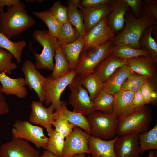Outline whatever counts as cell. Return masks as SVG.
<instances>
[{
	"label": "cell",
	"instance_id": "obj_1",
	"mask_svg": "<svg viewBox=\"0 0 157 157\" xmlns=\"http://www.w3.org/2000/svg\"><path fill=\"white\" fill-rule=\"evenodd\" d=\"M125 26L122 30L112 39L113 46L123 45L136 49H140V38L148 27L157 24V21L143 2L141 17H135L126 13L124 15Z\"/></svg>",
	"mask_w": 157,
	"mask_h": 157
},
{
	"label": "cell",
	"instance_id": "obj_2",
	"mask_svg": "<svg viewBox=\"0 0 157 157\" xmlns=\"http://www.w3.org/2000/svg\"><path fill=\"white\" fill-rule=\"evenodd\" d=\"M7 11H0V32L9 39L18 35L35 24L20 1L14 5L7 7Z\"/></svg>",
	"mask_w": 157,
	"mask_h": 157
},
{
	"label": "cell",
	"instance_id": "obj_3",
	"mask_svg": "<svg viewBox=\"0 0 157 157\" xmlns=\"http://www.w3.org/2000/svg\"><path fill=\"white\" fill-rule=\"evenodd\" d=\"M147 105L135 108L126 116L118 118L117 135L142 134L148 131L152 121V111Z\"/></svg>",
	"mask_w": 157,
	"mask_h": 157
},
{
	"label": "cell",
	"instance_id": "obj_4",
	"mask_svg": "<svg viewBox=\"0 0 157 157\" xmlns=\"http://www.w3.org/2000/svg\"><path fill=\"white\" fill-rule=\"evenodd\" d=\"M33 35L34 39L43 47L41 53L38 54L30 45L35 56L36 68L37 69H47L53 71L54 66L53 58L56 49L59 46L57 38L48 31L35 30Z\"/></svg>",
	"mask_w": 157,
	"mask_h": 157
},
{
	"label": "cell",
	"instance_id": "obj_5",
	"mask_svg": "<svg viewBox=\"0 0 157 157\" xmlns=\"http://www.w3.org/2000/svg\"><path fill=\"white\" fill-rule=\"evenodd\" d=\"M112 39L90 49L82 51L75 69L76 75L83 79L94 73L99 63L112 53Z\"/></svg>",
	"mask_w": 157,
	"mask_h": 157
},
{
	"label": "cell",
	"instance_id": "obj_6",
	"mask_svg": "<svg viewBox=\"0 0 157 157\" xmlns=\"http://www.w3.org/2000/svg\"><path fill=\"white\" fill-rule=\"evenodd\" d=\"M87 116L92 132L91 136L105 140L116 136L118 117L114 112L105 113L95 110Z\"/></svg>",
	"mask_w": 157,
	"mask_h": 157
},
{
	"label": "cell",
	"instance_id": "obj_7",
	"mask_svg": "<svg viewBox=\"0 0 157 157\" xmlns=\"http://www.w3.org/2000/svg\"><path fill=\"white\" fill-rule=\"evenodd\" d=\"M12 137L21 138L33 144L38 149H45L49 138L42 127L35 126L29 121L16 119L11 130Z\"/></svg>",
	"mask_w": 157,
	"mask_h": 157
},
{
	"label": "cell",
	"instance_id": "obj_8",
	"mask_svg": "<svg viewBox=\"0 0 157 157\" xmlns=\"http://www.w3.org/2000/svg\"><path fill=\"white\" fill-rule=\"evenodd\" d=\"M82 78L76 75L68 85L70 92L69 103L73 107V111L87 116L95 111L87 90L82 86Z\"/></svg>",
	"mask_w": 157,
	"mask_h": 157
},
{
	"label": "cell",
	"instance_id": "obj_9",
	"mask_svg": "<svg viewBox=\"0 0 157 157\" xmlns=\"http://www.w3.org/2000/svg\"><path fill=\"white\" fill-rule=\"evenodd\" d=\"M76 75L75 69L71 70L64 76L53 79L51 75L47 76L44 86L45 92L44 103L47 106L50 104L54 110H57L60 104L61 94Z\"/></svg>",
	"mask_w": 157,
	"mask_h": 157
},
{
	"label": "cell",
	"instance_id": "obj_10",
	"mask_svg": "<svg viewBox=\"0 0 157 157\" xmlns=\"http://www.w3.org/2000/svg\"><path fill=\"white\" fill-rule=\"evenodd\" d=\"M115 32L108 23L107 17L91 28L83 37L84 44L82 51L90 49L113 39Z\"/></svg>",
	"mask_w": 157,
	"mask_h": 157
},
{
	"label": "cell",
	"instance_id": "obj_11",
	"mask_svg": "<svg viewBox=\"0 0 157 157\" xmlns=\"http://www.w3.org/2000/svg\"><path fill=\"white\" fill-rule=\"evenodd\" d=\"M90 136L80 128L74 126L65 138L62 157H71L79 153L90 154L88 147Z\"/></svg>",
	"mask_w": 157,
	"mask_h": 157
},
{
	"label": "cell",
	"instance_id": "obj_12",
	"mask_svg": "<svg viewBox=\"0 0 157 157\" xmlns=\"http://www.w3.org/2000/svg\"><path fill=\"white\" fill-rule=\"evenodd\" d=\"M40 152L23 139L12 137L0 146V157H39Z\"/></svg>",
	"mask_w": 157,
	"mask_h": 157
},
{
	"label": "cell",
	"instance_id": "obj_13",
	"mask_svg": "<svg viewBox=\"0 0 157 157\" xmlns=\"http://www.w3.org/2000/svg\"><path fill=\"white\" fill-rule=\"evenodd\" d=\"M21 69L25 76L26 85L30 90L35 92L40 102H44L45 96L44 86L46 78L40 74L36 68L35 64L29 60L24 62Z\"/></svg>",
	"mask_w": 157,
	"mask_h": 157
},
{
	"label": "cell",
	"instance_id": "obj_14",
	"mask_svg": "<svg viewBox=\"0 0 157 157\" xmlns=\"http://www.w3.org/2000/svg\"><path fill=\"white\" fill-rule=\"evenodd\" d=\"M40 101L32 102L28 121L32 124L44 128L48 133L53 129L52 126L54 110L51 105L46 107Z\"/></svg>",
	"mask_w": 157,
	"mask_h": 157
},
{
	"label": "cell",
	"instance_id": "obj_15",
	"mask_svg": "<svg viewBox=\"0 0 157 157\" xmlns=\"http://www.w3.org/2000/svg\"><path fill=\"white\" fill-rule=\"evenodd\" d=\"M114 149L116 157H137L139 156L140 144L138 134L131 133L118 135L115 142Z\"/></svg>",
	"mask_w": 157,
	"mask_h": 157
},
{
	"label": "cell",
	"instance_id": "obj_16",
	"mask_svg": "<svg viewBox=\"0 0 157 157\" xmlns=\"http://www.w3.org/2000/svg\"><path fill=\"white\" fill-rule=\"evenodd\" d=\"M157 62V58L149 54L128 59L126 64L133 72L152 79L156 74Z\"/></svg>",
	"mask_w": 157,
	"mask_h": 157
},
{
	"label": "cell",
	"instance_id": "obj_17",
	"mask_svg": "<svg viewBox=\"0 0 157 157\" xmlns=\"http://www.w3.org/2000/svg\"><path fill=\"white\" fill-rule=\"evenodd\" d=\"M110 1L90 8H85L79 5L78 7L82 14L86 33L103 19L107 17L110 10Z\"/></svg>",
	"mask_w": 157,
	"mask_h": 157
},
{
	"label": "cell",
	"instance_id": "obj_18",
	"mask_svg": "<svg viewBox=\"0 0 157 157\" xmlns=\"http://www.w3.org/2000/svg\"><path fill=\"white\" fill-rule=\"evenodd\" d=\"M110 4V12L107 19L109 25L115 33L123 28L124 15L129 7L124 0H111Z\"/></svg>",
	"mask_w": 157,
	"mask_h": 157
},
{
	"label": "cell",
	"instance_id": "obj_19",
	"mask_svg": "<svg viewBox=\"0 0 157 157\" xmlns=\"http://www.w3.org/2000/svg\"><path fill=\"white\" fill-rule=\"evenodd\" d=\"M0 82L2 91L6 95H14L19 98H23L28 94L24 78H13L7 76L5 72H3L0 73Z\"/></svg>",
	"mask_w": 157,
	"mask_h": 157
},
{
	"label": "cell",
	"instance_id": "obj_20",
	"mask_svg": "<svg viewBox=\"0 0 157 157\" xmlns=\"http://www.w3.org/2000/svg\"><path fill=\"white\" fill-rule=\"evenodd\" d=\"M126 65V60L111 53L99 63L94 73L104 83L118 69Z\"/></svg>",
	"mask_w": 157,
	"mask_h": 157
},
{
	"label": "cell",
	"instance_id": "obj_21",
	"mask_svg": "<svg viewBox=\"0 0 157 157\" xmlns=\"http://www.w3.org/2000/svg\"><path fill=\"white\" fill-rule=\"evenodd\" d=\"M118 136L105 140L90 135L88 139V147L92 157H116L114 145Z\"/></svg>",
	"mask_w": 157,
	"mask_h": 157
},
{
	"label": "cell",
	"instance_id": "obj_22",
	"mask_svg": "<svg viewBox=\"0 0 157 157\" xmlns=\"http://www.w3.org/2000/svg\"><path fill=\"white\" fill-rule=\"evenodd\" d=\"M133 72L127 65L118 69L103 83L102 90L115 94L120 90L123 83Z\"/></svg>",
	"mask_w": 157,
	"mask_h": 157
},
{
	"label": "cell",
	"instance_id": "obj_23",
	"mask_svg": "<svg viewBox=\"0 0 157 157\" xmlns=\"http://www.w3.org/2000/svg\"><path fill=\"white\" fill-rule=\"evenodd\" d=\"M135 92L120 90L115 94L113 111L118 117L126 116L133 112L132 101Z\"/></svg>",
	"mask_w": 157,
	"mask_h": 157
},
{
	"label": "cell",
	"instance_id": "obj_24",
	"mask_svg": "<svg viewBox=\"0 0 157 157\" xmlns=\"http://www.w3.org/2000/svg\"><path fill=\"white\" fill-rule=\"evenodd\" d=\"M74 126L78 127L91 135V129L86 116L81 113L69 110L67 103L64 101H61L60 106L57 110Z\"/></svg>",
	"mask_w": 157,
	"mask_h": 157
},
{
	"label": "cell",
	"instance_id": "obj_25",
	"mask_svg": "<svg viewBox=\"0 0 157 157\" xmlns=\"http://www.w3.org/2000/svg\"><path fill=\"white\" fill-rule=\"evenodd\" d=\"M84 44L83 37L80 36L74 42L60 46L71 70L75 69Z\"/></svg>",
	"mask_w": 157,
	"mask_h": 157
},
{
	"label": "cell",
	"instance_id": "obj_26",
	"mask_svg": "<svg viewBox=\"0 0 157 157\" xmlns=\"http://www.w3.org/2000/svg\"><path fill=\"white\" fill-rule=\"evenodd\" d=\"M80 0H70L67 2V13L68 21L78 31L81 36L86 35L82 13L78 9Z\"/></svg>",
	"mask_w": 157,
	"mask_h": 157
},
{
	"label": "cell",
	"instance_id": "obj_27",
	"mask_svg": "<svg viewBox=\"0 0 157 157\" xmlns=\"http://www.w3.org/2000/svg\"><path fill=\"white\" fill-rule=\"evenodd\" d=\"M26 45L25 40L13 42L0 32V48L11 53L18 63L21 62L22 51Z\"/></svg>",
	"mask_w": 157,
	"mask_h": 157
},
{
	"label": "cell",
	"instance_id": "obj_28",
	"mask_svg": "<svg viewBox=\"0 0 157 157\" xmlns=\"http://www.w3.org/2000/svg\"><path fill=\"white\" fill-rule=\"evenodd\" d=\"M140 144L139 154L146 151L157 149V124L150 130L138 134Z\"/></svg>",
	"mask_w": 157,
	"mask_h": 157
},
{
	"label": "cell",
	"instance_id": "obj_29",
	"mask_svg": "<svg viewBox=\"0 0 157 157\" xmlns=\"http://www.w3.org/2000/svg\"><path fill=\"white\" fill-rule=\"evenodd\" d=\"M114 94H110L102 90L98 95L92 101L95 110L105 113L113 112Z\"/></svg>",
	"mask_w": 157,
	"mask_h": 157
},
{
	"label": "cell",
	"instance_id": "obj_30",
	"mask_svg": "<svg viewBox=\"0 0 157 157\" xmlns=\"http://www.w3.org/2000/svg\"><path fill=\"white\" fill-rule=\"evenodd\" d=\"M55 63L51 75L54 79L61 77L71 70L69 64L59 45L56 49L54 57Z\"/></svg>",
	"mask_w": 157,
	"mask_h": 157
},
{
	"label": "cell",
	"instance_id": "obj_31",
	"mask_svg": "<svg viewBox=\"0 0 157 157\" xmlns=\"http://www.w3.org/2000/svg\"><path fill=\"white\" fill-rule=\"evenodd\" d=\"M49 137L45 149L51 152L56 156L62 157L65 138L54 129L47 133Z\"/></svg>",
	"mask_w": 157,
	"mask_h": 157
},
{
	"label": "cell",
	"instance_id": "obj_32",
	"mask_svg": "<svg viewBox=\"0 0 157 157\" xmlns=\"http://www.w3.org/2000/svg\"><path fill=\"white\" fill-rule=\"evenodd\" d=\"M82 86L87 90L92 101L102 90L103 82L94 73L88 74L82 79Z\"/></svg>",
	"mask_w": 157,
	"mask_h": 157
},
{
	"label": "cell",
	"instance_id": "obj_33",
	"mask_svg": "<svg viewBox=\"0 0 157 157\" xmlns=\"http://www.w3.org/2000/svg\"><path fill=\"white\" fill-rule=\"evenodd\" d=\"M112 53L126 60L140 56L151 54L146 49H136L123 45L113 46Z\"/></svg>",
	"mask_w": 157,
	"mask_h": 157
},
{
	"label": "cell",
	"instance_id": "obj_34",
	"mask_svg": "<svg viewBox=\"0 0 157 157\" xmlns=\"http://www.w3.org/2000/svg\"><path fill=\"white\" fill-rule=\"evenodd\" d=\"M33 14L45 23L49 32L57 38L63 24L57 20L49 10L40 12H34Z\"/></svg>",
	"mask_w": 157,
	"mask_h": 157
},
{
	"label": "cell",
	"instance_id": "obj_35",
	"mask_svg": "<svg viewBox=\"0 0 157 157\" xmlns=\"http://www.w3.org/2000/svg\"><path fill=\"white\" fill-rule=\"evenodd\" d=\"M80 36L79 33L68 20L62 25L57 39L60 46L74 42Z\"/></svg>",
	"mask_w": 157,
	"mask_h": 157
},
{
	"label": "cell",
	"instance_id": "obj_36",
	"mask_svg": "<svg viewBox=\"0 0 157 157\" xmlns=\"http://www.w3.org/2000/svg\"><path fill=\"white\" fill-rule=\"evenodd\" d=\"M151 79L133 72L123 83L120 90L135 92Z\"/></svg>",
	"mask_w": 157,
	"mask_h": 157
},
{
	"label": "cell",
	"instance_id": "obj_37",
	"mask_svg": "<svg viewBox=\"0 0 157 157\" xmlns=\"http://www.w3.org/2000/svg\"><path fill=\"white\" fill-rule=\"evenodd\" d=\"M54 121L52 126L55 130L59 132L65 138L72 132L74 127L57 110L53 114Z\"/></svg>",
	"mask_w": 157,
	"mask_h": 157
},
{
	"label": "cell",
	"instance_id": "obj_38",
	"mask_svg": "<svg viewBox=\"0 0 157 157\" xmlns=\"http://www.w3.org/2000/svg\"><path fill=\"white\" fill-rule=\"evenodd\" d=\"M155 25H153L147 28L144 31L140 39L141 47H146L151 54L157 58V44L152 36Z\"/></svg>",
	"mask_w": 157,
	"mask_h": 157
},
{
	"label": "cell",
	"instance_id": "obj_39",
	"mask_svg": "<svg viewBox=\"0 0 157 157\" xmlns=\"http://www.w3.org/2000/svg\"><path fill=\"white\" fill-rule=\"evenodd\" d=\"M154 78L146 82L141 88L140 90L146 105L152 103L156 105L157 92Z\"/></svg>",
	"mask_w": 157,
	"mask_h": 157
},
{
	"label": "cell",
	"instance_id": "obj_40",
	"mask_svg": "<svg viewBox=\"0 0 157 157\" xmlns=\"http://www.w3.org/2000/svg\"><path fill=\"white\" fill-rule=\"evenodd\" d=\"M12 54L3 49L0 48V73L5 72L10 74L17 68L16 63L12 62Z\"/></svg>",
	"mask_w": 157,
	"mask_h": 157
},
{
	"label": "cell",
	"instance_id": "obj_41",
	"mask_svg": "<svg viewBox=\"0 0 157 157\" xmlns=\"http://www.w3.org/2000/svg\"><path fill=\"white\" fill-rule=\"evenodd\" d=\"M49 10L57 19L62 24L68 21L67 7L63 4L60 1L55 2Z\"/></svg>",
	"mask_w": 157,
	"mask_h": 157
},
{
	"label": "cell",
	"instance_id": "obj_42",
	"mask_svg": "<svg viewBox=\"0 0 157 157\" xmlns=\"http://www.w3.org/2000/svg\"><path fill=\"white\" fill-rule=\"evenodd\" d=\"M124 1L137 18L141 17L142 13L143 1L140 0H124Z\"/></svg>",
	"mask_w": 157,
	"mask_h": 157
},
{
	"label": "cell",
	"instance_id": "obj_43",
	"mask_svg": "<svg viewBox=\"0 0 157 157\" xmlns=\"http://www.w3.org/2000/svg\"><path fill=\"white\" fill-rule=\"evenodd\" d=\"M110 0H82L79 5L85 8H90L100 4L109 2Z\"/></svg>",
	"mask_w": 157,
	"mask_h": 157
},
{
	"label": "cell",
	"instance_id": "obj_44",
	"mask_svg": "<svg viewBox=\"0 0 157 157\" xmlns=\"http://www.w3.org/2000/svg\"><path fill=\"white\" fill-rule=\"evenodd\" d=\"M146 105L142 96L140 89L134 93L132 101L133 108H135Z\"/></svg>",
	"mask_w": 157,
	"mask_h": 157
},
{
	"label": "cell",
	"instance_id": "obj_45",
	"mask_svg": "<svg viewBox=\"0 0 157 157\" xmlns=\"http://www.w3.org/2000/svg\"><path fill=\"white\" fill-rule=\"evenodd\" d=\"M9 112V106L2 91L1 85H0V115L6 114Z\"/></svg>",
	"mask_w": 157,
	"mask_h": 157
},
{
	"label": "cell",
	"instance_id": "obj_46",
	"mask_svg": "<svg viewBox=\"0 0 157 157\" xmlns=\"http://www.w3.org/2000/svg\"><path fill=\"white\" fill-rule=\"evenodd\" d=\"M143 2L153 17L157 21V0H144Z\"/></svg>",
	"mask_w": 157,
	"mask_h": 157
},
{
	"label": "cell",
	"instance_id": "obj_47",
	"mask_svg": "<svg viewBox=\"0 0 157 157\" xmlns=\"http://www.w3.org/2000/svg\"><path fill=\"white\" fill-rule=\"evenodd\" d=\"M19 0H0V11H3L4 6H10L18 3Z\"/></svg>",
	"mask_w": 157,
	"mask_h": 157
},
{
	"label": "cell",
	"instance_id": "obj_48",
	"mask_svg": "<svg viewBox=\"0 0 157 157\" xmlns=\"http://www.w3.org/2000/svg\"><path fill=\"white\" fill-rule=\"evenodd\" d=\"M39 157H60L50 151L45 150L43 151L42 154Z\"/></svg>",
	"mask_w": 157,
	"mask_h": 157
},
{
	"label": "cell",
	"instance_id": "obj_49",
	"mask_svg": "<svg viewBox=\"0 0 157 157\" xmlns=\"http://www.w3.org/2000/svg\"><path fill=\"white\" fill-rule=\"evenodd\" d=\"M148 157H157L156 151L150 150L149 152Z\"/></svg>",
	"mask_w": 157,
	"mask_h": 157
},
{
	"label": "cell",
	"instance_id": "obj_50",
	"mask_svg": "<svg viewBox=\"0 0 157 157\" xmlns=\"http://www.w3.org/2000/svg\"><path fill=\"white\" fill-rule=\"evenodd\" d=\"M85 153H79L74 154L71 157H85Z\"/></svg>",
	"mask_w": 157,
	"mask_h": 157
},
{
	"label": "cell",
	"instance_id": "obj_51",
	"mask_svg": "<svg viewBox=\"0 0 157 157\" xmlns=\"http://www.w3.org/2000/svg\"><path fill=\"white\" fill-rule=\"evenodd\" d=\"M88 157H91L89 155H88Z\"/></svg>",
	"mask_w": 157,
	"mask_h": 157
},
{
	"label": "cell",
	"instance_id": "obj_52",
	"mask_svg": "<svg viewBox=\"0 0 157 157\" xmlns=\"http://www.w3.org/2000/svg\"><path fill=\"white\" fill-rule=\"evenodd\" d=\"M137 157H141V156H139Z\"/></svg>",
	"mask_w": 157,
	"mask_h": 157
}]
</instances>
